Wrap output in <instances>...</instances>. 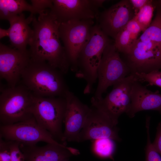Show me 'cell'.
<instances>
[{"label": "cell", "mask_w": 161, "mask_h": 161, "mask_svg": "<svg viewBox=\"0 0 161 161\" xmlns=\"http://www.w3.org/2000/svg\"><path fill=\"white\" fill-rule=\"evenodd\" d=\"M156 4L161 7V0L155 1Z\"/></svg>", "instance_id": "cell-33"}, {"label": "cell", "mask_w": 161, "mask_h": 161, "mask_svg": "<svg viewBox=\"0 0 161 161\" xmlns=\"http://www.w3.org/2000/svg\"><path fill=\"white\" fill-rule=\"evenodd\" d=\"M94 19L72 20L60 24L59 32L70 65L75 72L77 62L82 49L89 40Z\"/></svg>", "instance_id": "cell-7"}, {"label": "cell", "mask_w": 161, "mask_h": 161, "mask_svg": "<svg viewBox=\"0 0 161 161\" xmlns=\"http://www.w3.org/2000/svg\"><path fill=\"white\" fill-rule=\"evenodd\" d=\"M90 108L78 142L103 138L120 141L117 124L103 112L92 106Z\"/></svg>", "instance_id": "cell-12"}, {"label": "cell", "mask_w": 161, "mask_h": 161, "mask_svg": "<svg viewBox=\"0 0 161 161\" xmlns=\"http://www.w3.org/2000/svg\"><path fill=\"white\" fill-rule=\"evenodd\" d=\"M135 16L129 0H123L99 13L98 26L108 36L114 39Z\"/></svg>", "instance_id": "cell-15"}, {"label": "cell", "mask_w": 161, "mask_h": 161, "mask_svg": "<svg viewBox=\"0 0 161 161\" xmlns=\"http://www.w3.org/2000/svg\"><path fill=\"white\" fill-rule=\"evenodd\" d=\"M125 28L130 33L133 39L136 41L140 32L142 31L138 23L133 18L126 24Z\"/></svg>", "instance_id": "cell-29"}, {"label": "cell", "mask_w": 161, "mask_h": 161, "mask_svg": "<svg viewBox=\"0 0 161 161\" xmlns=\"http://www.w3.org/2000/svg\"><path fill=\"white\" fill-rule=\"evenodd\" d=\"M96 140L94 148L97 154L104 157H111L115 148L113 140L109 138H103Z\"/></svg>", "instance_id": "cell-23"}, {"label": "cell", "mask_w": 161, "mask_h": 161, "mask_svg": "<svg viewBox=\"0 0 161 161\" xmlns=\"http://www.w3.org/2000/svg\"><path fill=\"white\" fill-rule=\"evenodd\" d=\"M7 141L10 150L11 161H25L24 154L20 148V143L15 141Z\"/></svg>", "instance_id": "cell-26"}, {"label": "cell", "mask_w": 161, "mask_h": 161, "mask_svg": "<svg viewBox=\"0 0 161 161\" xmlns=\"http://www.w3.org/2000/svg\"><path fill=\"white\" fill-rule=\"evenodd\" d=\"M157 111L161 114V94L158 91L152 92L138 80L133 83L131 92V102L126 113L131 118L144 110Z\"/></svg>", "instance_id": "cell-17"}, {"label": "cell", "mask_w": 161, "mask_h": 161, "mask_svg": "<svg viewBox=\"0 0 161 161\" xmlns=\"http://www.w3.org/2000/svg\"><path fill=\"white\" fill-rule=\"evenodd\" d=\"M0 137L6 141H16L25 144H36L39 142L64 144L55 140L38 124L34 117L11 125H0Z\"/></svg>", "instance_id": "cell-9"}, {"label": "cell", "mask_w": 161, "mask_h": 161, "mask_svg": "<svg viewBox=\"0 0 161 161\" xmlns=\"http://www.w3.org/2000/svg\"><path fill=\"white\" fill-rule=\"evenodd\" d=\"M155 9V1L151 0L150 2L141 9L133 18L138 23L143 32L151 24Z\"/></svg>", "instance_id": "cell-21"}, {"label": "cell", "mask_w": 161, "mask_h": 161, "mask_svg": "<svg viewBox=\"0 0 161 161\" xmlns=\"http://www.w3.org/2000/svg\"><path fill=\"white\" fill-rule=\"evenodd\" d=\"M34 15L30 14L26 18L23 13L13 17L8 21L10 24L9 37L13 48L22 50H27L33 35V30L29 26Z\"/></svg>", "instance_id": "cell-18"}, {"label": "cell", "mask_w": 161, "mask_h": 161, "mask_svg": "<svg viewBox=\"0 0 161 161\" xmlns=\"http://www.w3.org/2000/svg\"><path fill=\"white\" fill-rule=\"evenodd\" d=\"M66 106L65 97L34 95L32 108L33 117L39 125L49 132L55 140L62 143V125Z\"/></svg>", "instance_id": "cell-5"}, {"label": "cell", "mask_w": 161, "mask_h": 161, "mask_svg": "<svg viewBox=\"0 0 161 161\" xmlns=\"http://www.w3.org/2000/svg\"><path fill=\"white\" fill-rule=\"evenodd\" d=\"M152 143L157 151L161 155V122L157 125L156 136Z\"/></svg>", "instance_id": "cell-30"}, {"label": "cell", "mask_w": 161, "mask_h": 161, "mask_svg": "<svg viewBox=\"0 0 161 161\" xmlns=\"http://www.w3.org/2000/svg\"><path fill=\"white\" fill-rule=\"evenodd\" d=\"M32 22L34 33L29 45L31 59L46 62L63 74L67 73L70 65L60 42V24L51 14L49 9L39 14L37 18L34 16Z\"/></svg>", "instance_id": "cell-1"}, {"label": "cell", "mask_w": 161, "mask_h": 161, "mask_svg": "<svg viewBox=\"0 0 161 161\" xmlns=\"http://www.w3.org/2000/svg\"><path fill=\"white\" fill-rule=\"evenodd\" d=\"M156 9L154 18L138 39L142 41H151L161 44V7L156 6Z\"/></svg>", "instance_id": "cell-20"}, {"label": "cell", "mask_w": 161, "mask_h": 161, "mask_svg": "<svg viewBox=\"0 0 161 161\" xmlns=\"http://www.w3.org/2000/svg\"><path fill=\"white\" fill-rule=\"evenodd\" d=\"M0 161H11L7 141L0 137Z\"/></svg>", "instance_id": "cell-27"}, {"label": "cell", "mask_w": 161, "mask_h": 161, "mask_svg": "<svg viewBox=\"0 0 161 161\" xmlns=\"http://www.w3.org/2000/svg\"><path fill=\"white\" fill-rule=\"evenodd\" d=\"M111 41L97 24L92 28L89 40L80 51L77 60L75 76L84 79L83 93L89 94L97 79V71L103 52Z\"/></svg>", "instance_id": "cell-3"}, {"label": "cell", "mask_w": 161, "mask_h": 161, "mask_svg": "<svg viewBox=\"0 0 161 161\" xmlns=\"http://www.w3.org/2000/svg\"><path fill=\"white\" fill-rule=\"evenodd\" d=\"M134 11L135 15L144 6L150 2L151 0H129Z\"/></svg>", "instance_id": "cell-31"}, {"label": "cell", "mask_w": 161, "mask_h": 161, "mask_svg": "<svg viewBox=\"0 0 161 161\" xmlns=\"http://www.w3.org/2000/svg\"><path fill=\"white\" fill-rule=\"evenodd\" d=\"M9 30L4 29L0 28V38L1 39L6 36L9 37Z\"/></svg>", "instance_id": "cell-32"}, {"label": "cell", "mask_w": 161, "mask_h": 161, "mask_svg": "<svg viewBox=\"0 0 161 161\" xmlns=\"http://www.w3.org/2000/svg\"><path fill=\"white\" fill-rule=\"evenodd\" d=\"M125 62L131 74L148 73L161 69V44L151 41L134 42Z\"/></svg>", "instance_id": "cell-11"}, {"label": "cell", "mask_w": 161, "mask_h": 161, "mask_svg": "<svg viewBox=\"0 0 161 161\" xmlns=\"http://www.w3.org/2000/svg\"><path fill=\"white\" fill-rule=\"evenodd\" d=\"M31 60L29 50H20L0 43V77L9 87L15 86Z\"/></svg>", "instance_id": "cell-13"}, {"label": "cell", "mask_w": 161, "mask_h": 161, "mask_svg": "<svg viewBox=\"0 0 161 161\" xmlns=\"http://www.w3.org/2000/svg\"><path fill=\"white\" fill-rule=\"evenodd\" d=\"M131 74L130 69L121 58L114 43L105 47L97 71L98 84L92 97L99 99L110 86L113 85Z\"/></svg>", "instance_id": "cell-6"}, {"label": "cell", "mask_w": 161, "mask_h": 161, "mask_svg": "<svg viewBox=\"0 0 161 161\" xmlns=\"http://www.w3.org/2000/svg\"><path fill=\"white\" fill-rule=\"evenodd\" d=\"M27 11L30 14L42 13L34 8L24 0H0V18L8 20L10 18Z\"/></svg>", "instance_id": "cell-19"}, {"label": "cell", "mask_w": 161, "mask_h": 161, "mask_svg": "<svg viewBox=\"0 0 161 161\" xmlns=\"http://www.w3.org/2000/svg\"><path fill=\"white\" fill-rule=\"evenodd\" d=\"M138 79L131 74L113 85L112 91L104 98H91L92 106L105 113L116 124L119 117L126 113L131 102V92L133 83Z\"/></svg>", "instance_id": "cell-8"}, {"label": "cell", "mask_w": 161, "mask_h": 161, "mask_svg": "<svg viewBox=\"0 0 161 161\" xmlns=\"http://www.w3.org/2000/svg\"><path fill=\"white\" fill-rule=\"evenodd\" d=\"M65 97L66 106L64 122L65 129L63 142H78L79 133L82 130L90 107L83 103L72 92L68 90Z\"/></svg>", "instance_id": "cell-14"}, {"label": "cell", "mask_w": 161, "mask_h": 161, "mask_svg": "<svg viewBox=\"0 0 161 161\" xmlns=\"http://www.w3.org/2000/svg\"><path fill=\"white\" fill-rule=\"evenodd\" d=\"M19 147L25 161H61L80 153L78 150L64 144L47 143L39 146L20 143Z\"/></svg>", "instance_id": "cell-16"}, {"label": "cell", "mask_w": 161, "mask_h": 161, "mask_svg": "<svg viewBox=\"0 0 161 161\" xmlns=\"http://www.w3.org/2000/svg\"><path fill=\"white\" fill-rule=\"evenodd\" d=\"M61 161H69L68 159H66L64 160H63Z\"/></svg>", "instance_id": "cell-34"}, {"label": "cell", "mask_w": 161, "mask_h": 161, "mask_svg": "<svg viewBox=\"0 0 161 161\" xmlns=\"http://www.w3.org/2000/svg\"><path fill=\"white\" fill-rule=\"evenodd\" d=\"M31 5L36 10L43 13L51 9L53 5L52 0H31Z\"/></svg>", "instance_id": "cell-28"}, {"label": "cell", "mask_w": 161, "mask_h": 161, "mask_svg": "<svg viewBox=\"0 0 161 161\" xmlns=\"http://www.w3.org/2000/svg\"><path fill=\"white\" fill-rule=\"evenodd\" d=\"M34 96L23 84L2 90L0 95V125H11L33 117Z\"/></svg>", "instance_id": "cell-4"}, {"label": "cell", "mask_w": 161, "mask_h": 161, "mask_svg": "<svg viewBox=\"0 0 161 161\" xmlns=\"http://www.w3.org/2000/svg\"><path fill=\"white\" fill-rule=\"evenodd\" d=\"M150 117L146 119V128L147 134V143L145 150V161H161V157L154 148L151 143L150 135Z\"/></svg>", "instance_id": "cell-24"}, {"label": "cell", "mask_w": 161, "mask_h": 161, "mask_svg": "<svg viewBox=\"0 0 161 161\" xmlns=\"http://www.w3.org/2000/svg\"><path fill=\"white\" fill-rule=\"evenodd\" d=\"M114 40V44L117 51L126 55L130 52L135 41L125 27L118 32Z\"/></svg>", "instance_id": "cell-22"}, {"label": "cell", "mask_w": 161, "mask_h": 161, "mask_svg": "<svg viewBox=\"0 0 161 161\" xmlns=\"http://www.w3.org/2000/svg\"><path fill=\"white\" fill-rule=\"evenodd\" d=\"M140 82H146L148 85L161 88V71H154L150 72L134 74Z\"/></svg>", "instance_id": "cell-25"}, {"label": "cell", "mask_w": 161, "mask_h": 161, "mask_svg": "<svg viewBox=\"0 0 161 161\" xmlns=\"http://www.w3.org/2000/svg\"><path fill=\"white\" fill-rule=\"evenodd\" d=\"M62 73L46 62L31 59L22 72V84L35 95L65 97L69 90Z\"/></svg>", "instance_id": "cell-2"}, {"label": "cell", "mask_w": 161, "mask_h": 161, "mask_svg": "<svg viewBox=\"0 0 161 161\" xmlns=\"http://www.w3.org/2000/svg\"><path fill=\"white\" fill-rule=\"evenodd\" d=\"M50 13L60 24L72 20H96L104 0H52Z\"/></svg>", "instance_id": "cell-10"}]
</instances>
